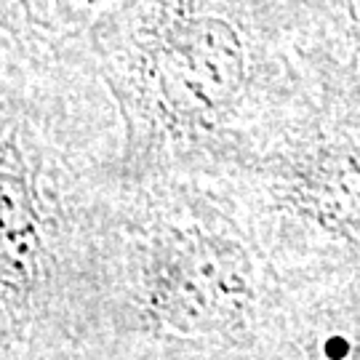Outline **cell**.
<instances>
[{
  "label": "cell",
  "instance_id": "6da1fadb",
  "mask_svg": "<svg viewBox=\"0 0 360 360\" xmlns=\"http://www.w3.org/2000/svg\"><path fill=\"white\" fill-rule=\"evenodd\" d=\"M107 16L104 67L158 99H227L254 65L243 27L208 0H126Z\"/></svg>",
  "mask_w": 360,
  "mask_h": 360
},
{
  "label": "cell",
  "instance_id": "7a4b0ae2",
  "mask_svg": "<svg viewBox=\"0 0 360 360\" xmlns=\"http://www.w3.org/2000/svg\"><path fill=\"white\" fill-rule=\"evenodd\" d=\"M123 0H3V16L13 32L35 38H72L91 30Z\"/></svg>",
  "mask_w": 360,
  "mask_h": 360
}]
</instances>
